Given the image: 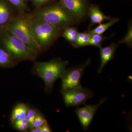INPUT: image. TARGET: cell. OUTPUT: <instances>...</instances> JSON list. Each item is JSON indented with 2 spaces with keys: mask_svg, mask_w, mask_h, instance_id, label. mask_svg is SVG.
<instances>
[{
  "mask_svg": "<svg viewBox=\"0 0 132 132\" xmlns=\"http://www.w3.org/2000/svg\"><path fill=\"white\" fill-rule=\"evenodd\" d=\"M32 16L61 30L78 22L60 2L38 10Z\"/></svg>",
  "mask_w": 132,
  "mask_h": 132,
  "instance_id": "6da1fadb",
  "label": "cell"
},
{
  "mask_svg": "<svg viewBox=\"0 0 132 132\" xmlns=\"http://www.w3.org/2000/svg\"><path fill=\"white\" fill-rule=\"evenodd\" d=\"M0 44L14 61L34 60L38 54L6 28L0 30Z\"/></svg>",
  "mask_w": 132,
  "mask_h": 132,
  "instance_id": "7a4b0ae2",
  "label": "cell"
},
{
  "mask_svg": "<svg viewBox=\"0 0 132 132\" xmlns=\"http://www.w3.org/2000/svg\"><path fill=\"white\" fill-rule=\"evenodd\" d=\"M10 32L39 53L41 48L36 41L32 27V16L21 14L12 19L5 28Z\"/></svg>",
  "mask_w": 132,
  "mask_h": 132,
  "instance_id": "3957f363",
  "label": "cell"
},
{
  "mask_svg": "<svg viewBox=\"0 0 132 132\" xmlns=\"http://www.w3.org/2000/svg\"><path fill=\"white\" fill-rule=\"evenodd\" d=\"M68 64L67 61L60 59L38 62L34 67V72L44 81L47 90H50L57 79L61 78L64 74Z\"/></svg>",
  "mask_w": 132,
  "mask_h": 132,
  "instance_id": "277c9868",
  "label": "cell"
},
{
  "mask_svg": "<svg viewBox=\"0 0 132 132\" xmlns=\"http://www.w3.org/2000/svg\"><path fill=\"white\" fill-rule=\"evenodd\" d=\"M32 27L36 41L42 49L51 45L59 37L62 31L32 16Z\"/></svg>",
  "mask_w": 132,
  "mask_h": 132,
  "instance_id": "5b68a950",
  "label": "cell"
},
{
  "mask_svg": "<svg viewBox=\"0 0 132 132\" xmlns=\"http://www.w3.org/2000/svg\"><path fill=\"white\" fill-rule=\"evenodd\" d=\"M90 60H88L81 65L66 70L61 78L62 92L82 86L81 85V80L85 69L90 64Z\"/></svg>",
  "mask_w": 132,
  "mask_h": 132,
  "instance_id": "8992f818",
  "label": "cell"
},
{
  "mask_svg": "<svg viewBox=\"0 0 132 132\" xmlns=\"http://www.w3.org/2000/svg\"><path fill=\"white\" fill-rule=\"evenodd\" d=\"M62 93L65 105L68 107L85 104L94 95L92 90L82 86Z\"/></svg>",
  "mask_w": 132,
  "mask_h": 132,
  "instance_id": "52a82bcc",
  "label": "cell"
},
{
  "mask_svg": "<svg viewBox=\"0 0 132 132\" xmlns=\"http://www.w3.org/2000/svg\"><path fill=\"white\" fill-rule=\"evenodd\" d=\"M106 100V98H102L96 105H85L84 106L76 108V114L83 130L87 131L89 129L98 109Z\"/></svg>",
  "mask_w": 132,
  "mask_h": 132,
  "instance_id": "ba28073f",
  "label": "cell"
},
{
  "mask_svg": "<svg viewBox=\"0 0 132 132\" xmlns=\"http://www.w3.org/2000/svg\"><path fill=\"white\" fill-rule=\"evenodd\" d=\"M60 3L78 21L83 20L88 13L86 0H60Z\"/></svg>",
  "mask_w": 132,
  "mask_h": 132,
  "instance_id": "9c48e42d",
  "label": "cell"
},
{
  "mask_svg": "<svg viewBox=\"0 0 132 132\" xmlns=\"http://www.w3.org/2000/svg\"><path fill=\"white\" fill-rule=\"evenodd\" d=\"M118 45L112 43L105 47H101L100 49L101 62L100 67L98 69V73H101L106 64L113 59Z\"/></svg>",
  "mask_w": 132,
  "mask_h": 132,
  "instance_id": "30bf717a",
  "label": "cell"
},
{
  "mask_svg": "<svg viewBox=\"0 0 132 132\" xmlns=\"http://www.w3.org/2000/svg\"><path fill=\"white\" fill-rule=\"evenodd\" d=\"M12 10L5 0H0V30L5 28L12 20Z\"/></svg>",
  "mask_w": 132,
  "mask_h": 132,
  "instance_id": "8fae6325",
  "label": "cell"
},
{
  "mask_svg": "<svg viewBox=\"0 0 132 132\" xmlns=\"http://www.w3.org/2000/svg\"><path fill=\"white\" fill-rule=\"evenodd\" d=\"M88 13L92 26L101 24L105 21L111 19L109 16L104 14L99 8L95 5H92L90 7Z\"/></svg>",
  "mask_w": 132,
  "mask_h": 132,
  "instance_id": "7c38bea8",
  "label": "cell"
},
{
  "mask_svg": "<svg viewBox=\"0 0 132 132\" xmlns=\"http://www.w3.org/2000/svg\"><path fill=\"white\" fill-rule=\"evenodd\" d=\"M28 108L26 104H20L15 107L12 111L11 120L12 123L27 117Z\"/></svg>",
  "mask_w": 132,
  "mask_h": 132,
  "instance_id": "4fadbf2b",
  "label": "cell"
},
{
  "mask_svg": "<svg viewBox=\"0 0 132 132\" xmlns=\"http://www.w3.org/2000/svg\"><path fill=\"white\" fill-rule=\"evenodd\" d=\"M62 36L65 39L74 46L78 34V30L73 27H69L64 29Z\"/></svg>",
  "mask_w": 132,
  "mask_h": 132,
  "instance_id": "5bb4252c",
  "label": "cell"
},
{
  "mask_svg": "<svg viewBox=\"0 0 132 132\" xmlns=\"http://www.w3.org/2000/svg\"><path fill=\"white\" fill-rule=\"evenodd\" d=\"M119 21V19L118 18H114L111 19L110 21L104 23L100 24L99 26L95 27L94 29L89 31V32L90 34H97L102 35L111 26L118 22Z\"/></svg>",
  "mask_w": 132,
  "mask_h": 132,
  "instance_id": "9a60e30c",
  "label": "cell"
},
{
  "mask_svg": "<svg viewBox=\"0 0 132 132\" xmlns=\"http://www.w3.org/2000/svg\"><path fill=\"white\" fill-rule=\"evenodd\" d=\"M14 61L5 50L0 48V67H9L13 65Z\"/></svg>",
  "mask_w": 132,
  "mask_h": 132,
  "instance_id": "2e32d148",
  "label": "cell"
},
{
  "mask_svg": "<svg viewBox=\"0 0 132 132\" xmlns=\"http://www.w3.org/2000/svg\"><path fill=\"white\" fill-rule=\"evenodd\" d=\"M91 34L88 32L78 33L76 41L74 46L79 47L88 45Z\"/></svg>",
  "mask_w": 132,
  "mask_h": 132,
  "instance_id": "e0dca14e",
  "label": "cell"
},
{
  "mask_svg": "<svg viewBox=\"0 0 132 132\" xmlns=\"http://www.w3.org/2000/svg\"><path fill=\"white\" fill-rule=\"evenodd\" d=\"M91 36L88 43V45L94 46L100 48L101 46L102 42L106 39V37L102 35L91 34Z\"/></svg>",
  "mask_w": 132,
  "mask_h": 132,
  "instance_id": "ac0fdd59",
  "label": "cell"
},
{
  "mask_svg": "<svg viewBox=\"0 0 132 132\" xmlns=\"http://www.w3.org/2000/svg\"><path fill=\"white\" fill-rule=\"evenodd\" d=\"M14 126L17 130L21 131H25L29 128L28 122L26 118L15 121Z\"/></svg>",
  "mask_w": 132,
  "mask_h": 132,
  "instance_id": "d6986e66",
  "label": "cell"
},
{
  "mask_svg": "<svg viewBox=\"0 0 132 132\" xmlns=\"http://www.w3.org/2000/svg\"><path fill=\"white\" fill-rule=\"evenodd\" d=\"M9 2L14 6L15 8L21 11L24 12L28 10V7L23 0H8Z\"/></svg>",
  "mask_w": 132,
  "mask_h": 132,
  "instance_id": "ffe728a7",
  "label": "cell"
},
{
  "mask_svg": "<svg viewBox=\"0 0 132 132\" xmlns=\"http://www.w3.org/2000/svg\"><path fill=\"white\" fill-rule=\"evenodd\" d=\"M46 123H47V121L45 118L40 114L36 113L35 119L33 123L32 128L40 127Z\"/></svg>",
  "mask_w": 132,
  "mask_h": 132,
  "instance_id": "44dd1931",
  "label": "cell"
},
{
  "mask_svg": "<svg viewBox=\"0 0 132 132\" xmlns=\"http://www.w3.org/2000/svg\"><path fill=\"white\" fill-rule=\"evenodd\" d=\"M121 43H125L128 46L131 47L132 43V27L130 25L128 31L125 37L120 41Z\"/></svg>",
  "mask_w": 132,
  "mask_h": 132,
  "instance_id": "7402d4cb",
  "label": "cell"
},
{
  "mask_svg": "<svg viewBox=\"0 0 132 132\" xmlns=\"http://www.w3.org/2000/svg\"><path fill=\"white\" fill-rule=\"evenodd\" d=\"M36 113L35 110L32 109H28L26 119L28 121L29 128H32L33 124L36 116Z\"/></svg>",
  "mask_w": 132,
  "mask_h": 132,
  "instance_id": "603a6c76",
  "label": "cell"
},
{
  "mask_svg": "<svg viewBox=\"0 0 132 132\" xmlns=\"http://www.w3.org/2000/svg\"><path fill=\"white\" fill-rule=\"evenodd\" d=\"M52 0H32L33 4L37 7H40Z\"/></svg>",
  "mask_w": 132,
  "mask_h": 132,
  "instance_id": "cb8c5ba5",
  "label": "cell"
},
{
  "mask_svg": "<svg viewBox=\"0 0 132 132\" xmlns=\"http://www.w3.org/2000/svg\"><path fill=\"white\" fill-rule=\"evenodd\" d=\"M41 132H50L52 131L47 123H46L42 125L41 127Z\"/></svg>",
  "mask_w": 132,
  "mask_h": 132,
  "instance_id": "d4e9b609",
  "label": "cell"
},
{
  "mask_svg": "<svg viewBox=\"0 0 132 132\" xmlns=\"http://www.w3.org/2000/svg\"><path fill=\"white\" fill-rule=\"evenodd\" d=\"M31 132H41V128L40 127L34 128L31 129Z\"/></svg>",
  "mask_w": 132,
  "mask_h": 132,
  "instance_id": "484cf974",
  "label": "cell"
},
{
  "mask_svg": "<svg viewBox=\"0 0 132 132\" xmlns=\"http://www.w3.org/2000/svg\"><path fill=\"white\" fill-rule=\"evenodd\" d=\"M24 2L26 1H28V0H23Z\"/></svg>",
  "mask_w": 132,
  "mask_h": 132,
  "instance_id": "4316f807",
  "label": "cell"
}]
</instances>
